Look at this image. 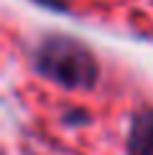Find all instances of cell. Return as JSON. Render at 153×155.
Wrapping results in <instances>:
<instances>
[{"mask_svg": "<svg viewBox=\"0 0 153 155\" xmlns=\"http://www.w3.org/2000/svg\"><path fill=\"white\" fill-rule=\"evenodd\" d=\"M31 3L41 5V8H46L51 13H66L69 10V0H31Z\"/></svg>", "mask_w": 153, "mask_h": 155, "instance_id": "4", "label": "cell"}, {"mask_svg": "<svg viewBox=\"0 0 153 155\" xmlns=\"http://www.w3.org/2000/svg\"><path fill=\"white\" fill-rule=\"evenodd\" d=\"M31 66L38 76L61 89H94L100 81V61L82 38L72 33H46L31 51Z\"/></svg>", "mask_w": 153, "mask_h": 155, "instance_id": "1", "label": "cell"}, {"mask_svg": "<svg viewBox=\"0 0 153 155\" xmlns=\"http://www.w3.org/2000/svg\"><path fill=\"white\" fill-rule=\"evenodd\" d=\"M127 155H153V107L143 104L130 114L125 135Z\"/></svg>", "mask_w": 153, "mask_h": 155, "instance_id": "2", "label": "cell"}, {"mask_svg": "<svg viewBox=\"0 0 153 155\" xmlns=\"http://www.w3.org/2000/svg\"><path fill=\"white\" fill-rule=\"evenodd\" d=\"M89 120H92V117H89V112H87V109H82V107H72V109H66V112L61 114V125H69V127L87 125Z\"/></svg>", "mask_w": 153, "mask_h": 155, "instance_id": "3", "label": "cell"}]
</instances>
